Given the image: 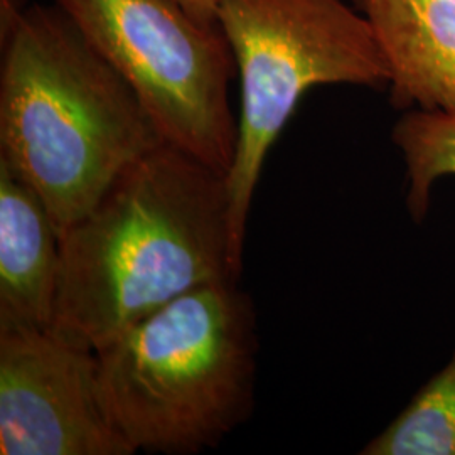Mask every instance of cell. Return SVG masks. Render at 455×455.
I'll use <instances>...</instances> for the list:
<instances>
[{"instance_id":"obj_1","label":"cell","mask_w":455,"mask_h":455,"mask_svg":"<svg viewBox=\"0 0 455 455\" xmlns=\"http://www.w3.org/2000/svg\"><path fill=\"white\" fill-rule=\"evenodd\" d=\"M52 329L98 351L201 285L236 278L227 176L161 144L60 238Z\"/></svg>"},{"instance_id":"obj_3","label":"cell","mask_w":455,"mask_h":455,"mask_svg":"<svg viewBox=\"0 0 455 455\" xmlns=\"http://www.w3.org/2000/svg\"><path fill=\"white\" fill-rule=\"evenodd\" d=\"M257 351L251 297L218 280L100 347L101 395L135 452L199 454L251 417Z\"/></svg>"},{"instance_id":"obj_7","label":"cell","mask_w":455,"mask_h":455,"mask_svg":"<svg viewBox=\"0 0 455 455\" xmlns=\"http://www.w3.org/2000/svg\"><path fill=\"white\" fill-rule=\"evenodd\" d=\"M388 66L391 98L455 114V0H356Z\"/></svg>"},{"instance_id":"obj_2","label":"cell","mask_w":455,"mask_h":455,"mask_svg":"<svg viewBox=\"0 0 455 455\" xmlns=\"http://www.w3.org/2000/svg\"><path fill=\"white\" fill-rule=\"evenodd\" d=\"M0 163L60 238L164 144L131 84L54 4L0 0Z\"/></svg>"},{"instance_id":"obj_9","label":"cell","mask_w":455,"mask_h":455,"mask_svg":"<svg viewBox=\"0 0 455 455\" xmlns=\"http://www.w3.org/2000/svg\"><path fill=\"white\" fill-rule=\"evenodd\" d=\"M363 455H455V351Z\"/></svg>"},{"instance_id":"obj_10","label":"cell","mask_w":455,"mask_h":455,"mask_svg":"<svg viewBox=\"0 0 455 455\" xmlns=\"http://www.w3.org/2000/svg\"><path fill=\"white\" fill-rule=\"evenodd\" d=\"M407 167V206L415 221L430 208L435 182L455 176V114L410 110L391 133Z\"/></svg>"},{"instance_id":"obj_6","label":"cell","mask_w":455,"mask_h":455,"mask_svg":"<svg viewBox=\"0 0 455 455\" xmlns=\"http://www.w3.org/2000/svg\"><path fill=\"white\" fill-rule=\"evenodd\" d=\"M0 454H135L105 405L97 351L52 327L0 329Z\"/></svg>"},{"instance_id":"obj_5","label":"cell","mask_w":455,"mask_h":455,"mask_svg":"<svg viewBox=\"0 0 455 455\" xmlns=\"http://www.w3.org/2000/svg\"><path fill=\"white\" fill-rule=\"evenodd\" d=\"M114 66L164 142L225 174L238 140L229 103L236 63L220 26L176 0H52Z\"/></svg>"},{"instance_id":"obj_11","label":"cell","mask_w":455,"mask_h":455,"mask_svg":"<svg viewBox=\"0 0 455 455\" xmlns=\"http://www.w3.org/2000/svg\"><path fill=\"white\" fill-rule=\"evenodd\" d=\"M182 9L206 26H218V9L221 0H176Z\"/></svg>"},{"instance_id":"obj_8","label":"cell","mask_w":455,"mask_h":455,"mask_svg":"<svg viewBox=\"0 0 455 455\" xmlns=\"http://www.w3.org/2000/svg\"><path fill=\"white\" fill-rule=\"evenodd\" d=\"M60 272V235L44 203L0 163V329L51 327Z\"/></svg>"},{"instance_id":"obj_4","label":"cell","mask_w":455,"mask_h":455,"mask_svg":"<svg viewBox=\"0 0 455 455\" xmlns=\"http://www.w3.org/2000/svg\"><path fill=\"white\" fill-rule=\"evenodd\" d=\"M218 26L240 80L227 186L233 259L242 270L263 165L299 101L323 84H388L390 73L368 20L344 0H221Z\"/></svg>"}]
</instances>
